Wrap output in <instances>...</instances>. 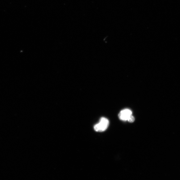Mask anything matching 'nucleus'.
<instances>
[{
    "instance_id": "f257e3e1",
    "label": "nucleus",
    "mask_w": 180,
    "mask_h": 180,
    "mask_svg": "<svg viewBox=\"0 0 180 180\" xmlns=\"http://www.w3.org/2000/svg\"><path fill=\"white\" fill-rule=\"evenodd\" d=\"M109 125V121L105 118L100 119L99 123L94 125L95 131L98 132H103L106 130Z\"/></svg>"
},
{
    "instance_id": "7ed1b4c3",
    "label": "nucleus",
    "mask_w": 180,
    "mask_h": 180,
    "mask_svg": "<svg viewBox=\"0 0 180 180\" xmlns=\"http://www.w3.org/2000/svg\"><path fill=\"white\" fill-rule=\"evenodd\" d=\"M135 120V118L132 115L130 116L128 120V121L129 123H133L134 121Z\"/></svg>"
},
{
    "instance_id": "f03ea898",
    "label": "nucleus",
    "mask_w": 180,
    "mask_h": 180,
    "mask_svg": "<svg viewBox=\"0 0 180 180\" xmlns=\"http://www.w3.org/2000/svg\"><path fill=\"white\" fill-rule=\"evenodd\" d=\"M132 115V112L131 110L126 109L121 111L119 115V119L123 121L128 120L130 116Z\"/></svg>"
}]
</instances>
